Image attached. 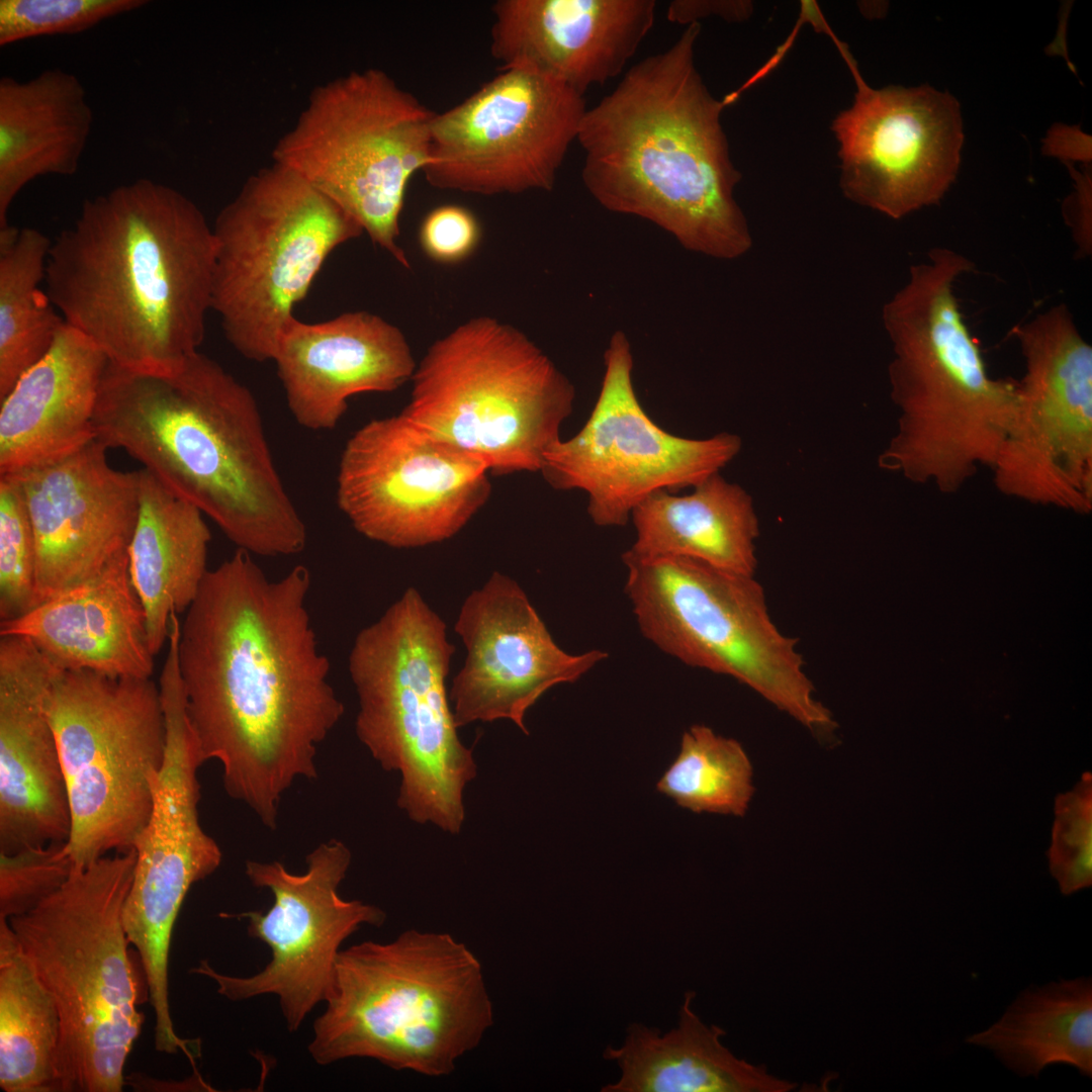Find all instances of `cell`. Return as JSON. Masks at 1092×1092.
<instances>
[{
    "label": "cell",
    "mask_w": 1092,
    "mask_h": 1092,
    "mask_svg": "<svg viewBox=\"0 0 1092 1092\" xmlns=\"http://www.w3.org/2000/svg\"><path fill=\"white\" fill-rule=\"evenodd\" d=\"M2 635L30 639L60 669L144 678L154 670L146 613L131 583L128 556L22 617L2 621Z\"/></svg>",
    "instance_id": "484cf974"
},
{
    "label": "cell",
    "mask_w": 1092,
    "mask_h": 1092,
    "mask_svg": "<svg viewBox=\"0 0 1092 1092\" xmlns=\"http://www.w3.org/2000/svg\"><path fill=\"white\" fill-rule=\"evenodd\" d=\"M273 360L293 418L315 431L334 429L351 396L393 391L417 368L402 332L368 311L314 324L293 315L281 330Z\"/></svg>",
    "instance_id": "cb8c5ba5"
},
{
    "label": "cell",
    "mask_w": 1092,
    "mask_h": 1092,
    "mask_svg": "<svg viewBox=\"0 0 1092 1092\" xmlns=\"http://www.w3.org/2000/svg\"><path fill=\"white\" fill-rule=\"evenodd\" d=\"M604 365L587 421L573 437L550 447L540 472L555 489L584 491L595 525L622 527L651 493L692 488L720 472L742 443L731 433L691 439L656 425L636 395L633 353L624 332L611 337Z\"/></svg>",
    "instance_id": "5bb4252c"
},
{
    "label": "cell",
    "mask_w": 1092,
    "mask_h": 1092,
    "mask_svg": "<svg viewBox=\"0 0 1092 1092\" xmlns=\"http://www.w3.org/2000/svg\"><path fill=\"white\" fill-rule=\"evenodd\" d=\"M1076 192L1069 199L1066 216L1081 256L1091 252V175L1073 170Z\"/></svg>",
    "instance_id": "60d3db41"
},
{
    "label": "cell",
    "mask_w": 1092,
    "mask_h": 1092,
    "mask_svg": "<svg viewBox=\"0 0 1092 1092\" xmlns=\"http://www.w3.org/2000/svg\"><path fill=\"white\" fill-rule=\"evenodd\" d=\"M586 109L583 96L558 81L503 70L462 102L436 112L422 172L443 190L550 191Z\"/></svg>",
    "instance_id": "2e32d148"
},
{
    "label": "cell",
    "mask_w": 1092,
    "mask_h": 1092,
    "mask_svg": "<svg viewBox=\"0 0 1092 1092\" xmlns=\"http://www.w3.org/2000/svg\"><path fill=\"white\" fill-rule=\"evenodd\" d=\"M481 238L478 219L468 208L445 204L424 218L419 241L424 253L440 264H455L468 258Z\"/></svg>",
    "instance_id": "f35d334b"
},
{
    "label": "cell",
    "mask_w": 1092,
    "mask_h": 1092,
    "mask_svg": "<svg viewBox=\"0 0 1092 1092\" xmlns=\"http://www.w3.org/2000/svg\"><path fill=\"white\" fill-rule=\"evenodd\" d=\"M1049 870L1063 895L1092 885V774L1057 796Z\"/></svg>",
    "instance_id": "8d00e7d4"
},
{
    "label": "cell",
    "mask_w": 1092,
    "mask_h": 1092,
    "mask_svg": "<svg viewBox=\"0 0 1092 1092\" xmlns=\"http://www.w3.org/2000/svg\"><path fill=\"white\" fill-rule=\"evenodd\" d=\"M454 652L445 622L410 587L358 633L349 655L359 740L384 770L400 774L397 805L410 819L452 834L477 772L446 691Z\"/></svg>",
    "instance_id": "ba28073f"
},
{
    "label": "cell",
    "mask_w": 1092,
    "mask_h": 1092,
    "mask_svg": "<svg viewBox=\"0 0 1092 1092\" xmlns=\"http://www.w3.org/2000/svg\"><path fill=\"white\" fill-rule=\"evenodd\" d=\"M94 429L239 549L274 557L304 550L306 527L277 472L254 395L206 355L169 374L108 363Z\"/></svg>",
    "instance_id": "277c9868"
},
{
    "label": "cell",
    "mask_w": 1092,
    "mask_h": 1092,
    "mask_svg": "<svg viewBox=\"0 0 1092 1092\" xmlns=\"http://www.w3.org/2000/svg\"><path fill=\"white\" fill-rule=\"evenodd\" d=\"M214 263L213 229L200 208L139 179L84 201L52 242L44 282L63 320L109 363L169 374L199 352Z\"/></svg>",
    "instance_id": "7a4b0ae2"
},
{
    "label": "cell",
    "mask_w": 1092,
    "mask_h": 1092,
    "mask_svg": "<svg viewBox=\"0 0 1092 1092\" xmlns=\"http://www.w3.org/2000/svg\"><path fill=\"white\" fill-rule=\"evenodd\" d=\"M212 310L245 358L273 360L293 306L324 262L364 232L294 171L273 163L251 175L212 226Z\"/></svg>",
    "instance_id": "7c38bea8"
},
{
    "label": "cell",
    "mask_w": 1092,
    "mask_h": 1092,
    "mask_svg": "<svg viewBox=\"0 0 1092 1092\" xmlns=\"http://www.w3.org/2000/svg\"><path fill=\"white\" fill-rule=\"evenodd\" d=\"M309 570L270 580L239 549L207 570L180 627L179 667L202 762L276 827L282 795L317 778V746L344 715L306 607Z\"/></svg>",
    "instance_id": "6da1fadb"
},
{
    "label": "cell",
    "mask_w": 1092,
    "mask_h": 1092,
    "mask_svg": "<svg viewBox=\"0 0 1092 1092\" xmlns=\"http://www.w3.org/2000/svg\"><path fill=\"white\" fill-rule=\"evenodd\" d=\"M20 635L0 636V853L65 842L67 784L47 699L58 671Z\"/></svg>",
    "instance_id": "7402d4cb"
},
{
    "label": "cell",
    "mask_w": 1092,
    "mask_h": 1092,
    "mask_svg": "<svg viewBox=\"0 0 1092 1092\" xmlns=\"http://www.w3.org/2000/svg\"><path fill=\"white\" fill-rule=\"evenodd\" d=\"M835 44L856 85L851 106L831 124L843 195L894 219L938 204L961 163L959 101L927 84L874 89L847 47L840 40Z\"/></svg>",
    "instance_id": "d6986e66"
},
{
    "label": "cell",
    "mask_w": 1092,
    "mask_h": 1092,
    "mask_svg": "<svg viewBox=\"0 0 1092 1092\" xmlns=\"http://www.w3.org/2000/svg\"><path fill=\"white\" fill-rule=\"evenodd\" d=\"M654 0H498L490 54L584 95L619 76L653 26Z\"/></svg>",
    "instance_id": "603a6c76"
},
{
    "label": "cell",
    "mask_w": 1092,
    "mask_h": 1092,
    "mask_svg": "<svg viewBox=\"0 0 1092 1092\" xmlns=\"http://www.w3.org/2000/svg\"><path fill=\"white\" fill-rule=\"evenodd\" d=\"M140 505L128 546L131 583L144 607L155 656L168 641L171 616L188 610L207 572L210 531L202 513L140 470Z\"/></svg>",
    "instance_id": "f1b7e54d"
},
{
    "label": "cell",
    "mask_w": 1092,
    "mask_h": 1092,
    "mask_svg": "<svg viewBox=\"0 0 1092 1092\" xmlns=\"http://www.w3.org/2000/svg\"><path fill=\"white\" fill-rule=\"evenodd\" d=\"M93 123L85 88L74 74L49 69L0 80V228L17 194L33 179L77 172Z\"/></svg>",
    "instance_id": "4316f807"
},
{
    "label": "cell",
    "mask_w": 1092,
    "mask_h": 1092,
    "mask_svg": "<svg viewBox=\"0 0 1092 1092\" xmlns=\"http://www.w3.org/2000/svg\"><path fill=\"white\" fill-rule=\"evenodd\" d=\"M325 1006L307 1046L322 1066L368 1058L442 1077L493 1024L473 952L448 933L415 929L342 949Z\"/></svg>",
    "instance_id": "8992f818"
},
{
    "label": "cell",
    "mask_w": 1092,
    "mask_h": 1092,
    "mask_svg": "<svg viewBox=\"0 0 1092 1092\" xmlns=\"http://www.w3.org/2000/svg\"><path fill=\"white\" fill-rule=\"evenodd\" d=\"M967 1042L990 1050L1022 1077H1037L1046 1067L1063 1064L1091 1078V978L1030 986L998 1021Z\"/></svg>",
    "instance_id": "4dcf8cb0"
},
{
    "label": "cell",
    "mask_w": 1092,
    "mask_h": 1092,
    "mask_svg": "<svg viewBox=\"0 0 1092 1092\" xmlns=\"http://www.w3.org/2000/svg\"><path fill=\"white\" fill-rule=\"evenodd\" d=\"M135 852L105 855L34 909L8 919L61 1018V1092H119L144 1023L122 924Z\"/></svg>",
    "instance_id": "52a82bcc"
},
{
    "label": "cell",
    "mask_w": 1092,
    "mask_h": 1092,
    "mask_svg": "<svg viewBox=\"0 0 1092 1092\" xmlns=\"http://www.w3.org/2000/svg\"><path fill=\"white\" fill-rule=\"evenodd\" d=\"M625 594L642 635L682 663L729 675L813 732L835 727L814 698L797 640L770 619L754 575L626 550Z\"/></svg>",
    "instance_id": "30bf717a"
},
{
    "label": "cell",
    "mask_w": 1092,
    "mask_h": 1092,
    "mask_svg": "<svg viewBox=\"0 0 1092 1092\" xmlns=\"http://www.w3.org/2000/svg\"><path fill=\"white\" fill-rule=\"evenodd\" d=\"M753 12L751 1L743 0H673L666 10L670 22L689 25L700 19L718 16L728 22L747 20Z\"/></svg>",
    "instance_id": "ab89813d"
},
{
    "label": "cell",
    "mask_w": 1092,
    "mask_h": 1092,
    "mask_svg": "<svg viewBox=\"0 0 1092 1092\" xmlns=\"http://www.w3.org/2000/svg\"><path fill=\"white\" fill-rule=\"evenodd\" d=\"M107 449L94 439L63 458L9 474L21 488L33 527L36 606L128 556L141 473L111 467Z\"/></svg>",
    "instance_id": "ffe728a7"
},
{
    "label": "cell",
    "mask_w": 1092,
    "mask_h": 1092,
    "mask_svg": "<svg viewBox=\"0 0 1092 1092\" xmlns=\"http://www.w3.org/2000/svg\"><path fill=\"white\" fill-rule=\"evenodd\" d=\"M455 632L466 649L450 691L457 728L509 719L528 734L529 708L552 687L576 681L608 657L599 649L565 652L523 588L496 571L466 598Z\"/></svg>",
    "instance_id": "44dd1931"
},
{
    "label": "cell",
    "mask_w": 1092,
    "mask_h": 1092,
    "mask_svg": "<svg viewBox=\"0 0 1092 1092\" xmlns=\"http://www.w3.org/2000/svg\"><path fill=\"white\" fill-rule=\"evenodd\" d=\"M109 361L66 322L48 353L0 399V476L46 464L96 439L94 416Z\"/></svg>",
    "instance_id": "d4e9b609"
},
{
    "label": "cell",
    "mask_w": 1092,
    "mask_h": 1092,
    "mask_svg": "<svg viewBox=\"0 0 1092 1092\" xmlns=\"http://www.w3.org/2000/svg\"><path fill=\"white\" fill-rule=\"evenodd\" d=\"M435 114L381 69L352 71L312 90L276 143L273 163L304 178L410 268L399 218L411 178L429 161Z\"/></svg>",
    "instance_id": "8fae6325"
},
{
    "label": "cell",
    "mask_w": 1092,
    "mask_h": 1092,
    "mask_svg": "<svg viewBox=\"0 0 1092 1092\" xmlns=\"http://www.w3.org/2000/svg\"><path fill=\"white\" fill-rule=\"evenodd\" d=\"M412 380L399 415L494 475L540 472L575 399L571 381L526 334L484 315L434 342Z\"/></svg>",
    "instance_id": "9c48e42d"
},
{
    "label": "cell",
    "mask_w": 1092,
    "mask_h": 1092,
    "mask_svg": "<svg viewBox=\"0 0 1092 1092\" xmlns=\"http://www.w3.org/2000/svg\"><path fill=\"white\" fill-rule=\"evenodd\" d=\"M973 268L959 252L933 248L882 311L899 418L879 467L947 494L991 469L1017 400V380L988 373L963 318L954 285Z\"/></svg>",
    "instance_id": "5b68a950"
},
{
    "label": "cell",
    "mask_w": 1092,
    "mask_h": 1092,
    "mask_svg": "<svg viewBox=\"0 0 1092 1092\" xmlns=\"http://www.w3.org/2000/svg\"><path fill=\"white\" fill-rule=\"evenodd\" d=\"M36 544L18 482L0 476V619L14 620L36 607Z\"/></svg>",
    "instance_id": "e575fe53"
},
{
    "label": "cell",
    "mask_w": 1092,
    "mask_h": 1092,
    "mask_svg": "<svg viewBox=\"0 0 1092 1092\" xmlns=\"http://www.w3.org/2000/svg\"><path fill=\"white\" fill-rule=\"evenodd\" d=\"M1012 332L1025 371L991 467L994 484L1010 497L1087 514L1092 510V347L1063 303Z\"/></svg>",
    "instance_id": "9a60e30c"
},
{
    "label": "cell",
    "mask_w": 1092,
    "mask_h": 1092,
    "mask_svg": "<svg viewBox=\"0 0 1092 1092\" xmlns=\"http://www.w3.org/2000/svg\"><path fill=\"white\" fill-rule=\"evenodd\" d=\"M52 242L33 228H0V399L48 353L65 323L40 288Z\"/></svg>",
    "instance_id": "d6a6232c"
},
{
    "label": "cell",
    "mask_w": 1092,
    "mask_h": 1092,
    "mask_svg": "<svg viewBox=\"0 0 1092 1092\" xmlns=\"http://www.w3.org/2000/svg\"><path fill=\"white\" fill-rule=\"evenodd\" d=\"M67 784L75 870L126 852L147 824L151 778L163 763L165 721L151 677L58 669L47 699Z\"/></svg>",
    "instance_id": "4fadbf2b"
},
{
    "label": "cell",
    "mask_w": 1092,
    "mask_h": 1092,
    "mask_svg": "<svg viewBox=\"0 0 1092 1092\" xmlns=\"http://www.w3.org/2000/svg\"><path fill=\"white\" fill-rule=\"evenodd\" d=\"M1042 152L1062 160L1091 162V138L1078 126L1054 125L1043 141Z\"/></svg>",
    "instance_id": "b9f144b4"
},
{
    "label": "cell",
    "mask_w": 1092,
    "mask_h": 1092,
    "mask_svg": "<svg viewBox=\"0 0 1092 1092\" xmlns=\"http://www.w3.org/2000/svg\"><path fill=\"white\" fill-rule=\"evenodd\" d=\"M656 788L696 813L743 816L754 793L752 766L738 741L694 725Z\"/></svg>",
    "instance_id": "836d02e7"
},
{
    "label": "cell",
    "mask_w": 1092,
    "mask_h": 1092,
    "mask_svg": "<svg viewBox=\"0 0 1092 1092\" xmlns=\"http://www.w3.org/2000/svg\"><path fill=\"white\" fill-rule=\"evenodd\" d=\"M340 840L318 844L305 858L306 871L292 874L279 861L247 860L246 875L274 897L266 911H248V934L265 942L271 960L260 972L238 977L218 973L202 960L191 973L210 978L232 1001L277 997L287 1029L295 1032L312 1009L325 1003L342 943L364 925L381 926L385 913L360 900H345L339 887L351 863Z\"/></svg>",
    "instance_id": "e0dca14e"
},
{
    "label": "cell",
    "mask_w": 1092,
    "mask_h": 1092,
    "mask_svg": "<svg viewBox=\"0 0 1092 1092\" xmlns=\"http://www.w3.org/2000/svg\"><path fill=\"white\" fill-rule=\"evenodd\" d=\"M148 3L146 0H0V46L81 32Z\"/></svg>",
    "instance_id": "d590c367"
},
{
    "label": "cell",
    "mask_w": 1092,
    "mask_h": 1092,
    "mask_svg": "<svg viewBox=\"0 0 1092 1092\" xmlns=\"http://www.w3.org/2000/svg\"><path fill=\"white\" fill-rule=\"evenodd\" d=\"M488 473L482 459L433 440L400 415L376 419L343 450L337 504L366 538L421 547L453 537L483 507Z\"/></svg>",
    "instance_id": "ac0fdd59"
},
{
    "label": "cell",
    "mask_w": 1092,
    "mask_h": 1092,
    "mask_svg": "<svg viewBox=\"0 0 1092 1092\" xmlns=\"http://www.w3.org/2000/svg\"><path fill=\"white\" fill-rule=\"evenodd\" d=\"M687 991L675 1027L661 1032L632 1023L623 1043L607 1046L604 1058L620 1069L604 1092H789L796 1085L764 1066L737 1058L724 1043L721 1027L707 1025Z\"/></svg>",
    "instance_id": "83f0119b"
},
{
    "label": "cell",
    "mask_w": 1092,
    "mask_h": 1092,
    "mask_svg": "<svg viewBox=\"0 0 1092 1092\" xmlns=\"http://www.w3.org/2000/svg\"><path fill=\"white\" fill-rule=\"evenodd\" d=\"M74 862L65 842L0 853V917L28 913L71 877Z\"/></svg>",
    "instance_id": "74e56055"
},
{
    "label": "cell",
    "mask_w": 1092,
    "mask_h": 1092,
    "mask_svg": "<svg viewBox=\"0 0 1092 1092\" xmlns=\"http://www.w3.org/2000/svg\"><path fill=\"white\" fill-rule=\"evenodd\" d=\"M639 556H682L717 568L754 575L758 519L750 494L712 474L688 494L658 490L632 512Z\"/></svg>",
    "instance_id": "f546056e"
},
{
    "label": "cell",
    "mask_w": 1092,
    "mask_h": 1092,
    "mask_svg": "<svg viewBox=\"0 0 1092 1092\" xmlns=\"http://www.w3.org/2000/svg\"><path fill=\"white\" fill-rule=\"evenodd\" d=\"M700 32V22L689 24L586 109L581 177L607 210L649 220L691 252L734 260L752 237L734 196L741 173L721 122L726 102L696 67Z\"/></svg>",
    "instance_id": "3957f363"
},
{
    "label": "cell",
    "mask_w": 1092,
    "mask_h": 1092,
    "mask_svg": "<svg viewBox=\"0 0 1092 1092\" xmlns=\"http://www.w3.org/2000/svg\"><path fill=\"white\" fill-rule=\"evenodd\" d=\"M61 1018L7 919L0 917V1087L57 1092Z\"/></svg>",
    "instance_id": "1f68e13d"
}]
</instances>
